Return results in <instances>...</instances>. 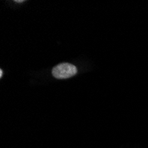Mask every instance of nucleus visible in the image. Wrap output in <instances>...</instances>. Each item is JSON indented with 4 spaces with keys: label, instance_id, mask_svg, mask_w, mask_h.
<instances>
[{
    "label": "nucleus",
    "instance_id": "nucleus-1",
    "mask_svg": "<svg viewBox=\"0 0 148 148\" xmlns=\"http://www.w3.org/2000/svg\"><path fill=\"white\" fill-rule=\"evenodd\" d=\"M77 73V68L70 63H60L51 70V74L53 77L57 79H68L74 75H75Z\"/></svg>",
    "mask_w": 148,
    "mask_h": 148
},
{
    "label": "nucleus",
    "instance_id": "nucleus-2",
    "mask_svg": "<svg viewBox=\"0 0 148 148\" xmlns=\"http://www.w3.org/2000/svg\"><path fill=\"white\" fill-rule=\"evenodd\" d=\"M3 76V70H0V77Z\"/></svg>",
    "mask_w": 148,
    "mask_h": 148
},
{
    "label": "nucleus",
    "instance_id": "nucleus-3",
    "mask_svg": "<svg viewBox=\"0 0 148 148\" xmlns=\"http://www.w3.org/2000/svg\"><path fill=\"white\" fill-rule=\"evenodd\" d=\"M15 2H16V3H22L23 1H15Z\"/></svg>",
    "mask_w": 148,
    "mask_h": 148
}]
</instances>
